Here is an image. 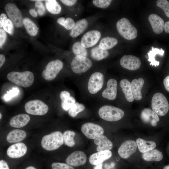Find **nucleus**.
Masks as SVG:
<instances>
[{
    "label": "nucleus",
    "mask_w": 169,
    "mask_h": 169,
    "mask_svg": "<svg viewBox=\"0 0 169 169\" xmlns=\"http://www.w3.org/2000/svg\"><path fill=\"white\" fill-rule=\"evenodd\" d=\"M7 78L12 82L25 88L31 86L34 79L33 74L31 72L27 71L21 72H11L8 74Z\"/></svg>",
    "instance_id": "nucleus-1"
},
{
    "label": "nucleus",
    "mask_w": 169,
    "mask_h": 169,
    "mask_svg": "<svg viewBox=\"0 0 169 169\" xmlns=\"http://www.w3.org/2000/svg\"><path fill=\"white\" fill-rule=\"evenodd\" d=\"M63 134L59 131H56L44 136L41 141L42 147L50 151L55 150L63 144Z\"/></svg>",
    "instance_id": "nucleus-2"
},
{
    "label": "nucleus",
    "mask_w": 169,
    "mask_h": 169,
    "mask_svg": "<svg viewBox=\"0 0 169 169\" xmlns=\"http://www.w3.org/2000/svg\"><path fill=\"white\" fill-rule=\"evenodd\" d=\"M100 117L102 119L109 121H115L121 119L124 115L121 109L111 105H105L99 110Z\"/></svg>",
    "instance_id": "nucleus-3"
},
{
    "label": "nucleus",
    "mask_w": 169,
    "mask_h": 169,
    "mask_svg": "<svg viewBox=\"0 0 169 169\" xmlns=\"http://www.w3.org/2000/svg\"><path fill=\"white\" fill-rule=\"evenodd\" d=\"M116 27L119 34L127 40L134 39L137 35L136 28L125 18L119 20L117 22Z\"/></svg>",
    "instance_id": "nucleus-4"
},
{
    "label": "nucleus",
    "mask_w": 169,
    "mask_h": 169,
    "mask_svg": "<svg viewBox=\"0 0 169 169\" xmlns=\"http://www.w3.org/2000/svg\"><path fill=\"white\" fill-rule=\"evenodd\" d=\"M151 108L152 110L159 115L163 116L167 113L169 105L163 94L158 92L153 95L151 100Z\"/></svg>",
    "instance_id": "nucleus-5"
},
{
    "label": "nucleus",
    "mask_w": 169,
    "mask_h": 169,
    "mask_svg": "<svg viewBox=\"0 0 169 169\" xmlns=\"http://www.w3.org/2000/svg\"><path fill=\"white\" fill-rule=\"evenodd\" d=\"M24 108L27 113L38 115L45 114L49 110L48 106L42 101L38 100L27 102L24 105Z\"/></svg>",
    "instance_id": "nucleus-6"
},
{
    "label": "nucleus",
    "mask_w": 169,
    "mask_h": 169,
    "mask_svg": "<svg viewBox=\"0 0 169 169\" xmlns=\"http://www.w3.org/2000/svg\"><path fill=\"white\" fill-rule=\"evenodd\" d=\"M63 67V64L60 60H52L46 66L42 73V76L46 80H52L55 78Z\"/></svg>",
    "instance_id": "nucleus-7"
},
{
    "label": "nucleus",
    "mask_w": 169,
    "mask_h": 169,
    "mask_svg": "<svg viewBox=\"0 0 169 169\" xmlns=\"http://www.w3.org/2000/svg\"><path fill=\"white\" fill-rule=\"evenodd\" d=\"M92 65L91 61L86 57L80 55L76 56L71 63L72 70L75 73L80 74L85 72Z\"/></svg>",
    "instance_id": "nucleus-8"
},
{
    "label": "nucleus",
    "mask_w": 169,
    "mask_h": 169,
    "mask_svg": "<svg viewBox=\"0 0 169 169\" xmlns=\"http://www.w3.org/2000/svg\"><path fill=\"white\" fill-rule=\"evenodd\" d=\"M5 10L9 19L16 27H22L23 24V17L21 11L14 4L7 3L5 8Z\"/></svg>",
    "instance_id": "nucleus-9"
},
{
    "label": "nucleus",
    "mask_w": 169,
    "mask_h": 169,
    "mask_svg": "<svg viewBox=\"0 0 169 169\" xmlns=\"http://www.w3.org/2000/svg\"><path fill=\"white\" fill-rule=\"evenodd\" d=\"M81 131L87 138L90 139H95L102 135L104 133V130L102 127L91 122L84 124L81 127Z\"/></svg>",
    "instance_id": "nucleus-10"
},
{
    "label": "nucleus",
    "mask_w": 169,
    "mask_h": 169,
    "mask_svg": "<svg viewBox=\"0 0 169 169\" xmlns=\"http://www.w3.org/2000/svg\"><path fill=\"white\" fill-rule=\"evenodd\" d=\"M104 81L103 74L99 72H95L90 76L88 82V89L89 92L95 94L102 88Z\"/></svg>",
    "instance_id": "nucleus-11"
},
{
    "label": "nucleus",
    "mask_w": 169,
    "mask_h": 169,
    "mask_svg": "<svg viewBox=\"0 0 169 169\" xmlns=\"http://www.w3.org/2000/svg\"><path fill=\"white\" fill-rule=\"evenodd\" d=\"M100 37L101 33L98 30L89 31L82 36L80 43L85 48L91 47L98 43Z\"/></svg>",
    "instance_id": "nucleus-12"
},
{
    "label": "nucleus",
    "mask_w": 169,
    "mask_h": 169,
    "mask_svg": "<svg viewBox=\"0 0 169 169\" xmlns=\"http://www.w3.org/2000/svg\"><path fill=\"white\" fill-rule=\"evenodd\" d=\"M137 145L133 140H127L124 142L119 148L118 152L119 156L123 159H126L136 151Z\"/></svg>",
    "instance_id": "nucleus-13"
},
{
    "label": "nucleus",
    "mask_w": 169,
    "mask_h": 169,
    "mask_svg": "<svg viewBox=\"0 0 169 169\" xmlns=\"http://www.w3.org/2000/svg\"><path fill=\"white\" fill-rule=\"evenodd\" d=\"M120 64L123 68L131 70L139 69L141 65L140 59L137 57L131 55H124L120 60Z\"/></svg>",
    "instance_id": "nucleus-14"
},
{
    "label": "nucleus",
    "mask_w": 169,
    "mask_h": 169,
    "mask_svg": "<svg viewBox=\"0 0 169 169\" xmlns=\"http://www.w3.org/2000/svg\"><path fill=\"white\" fill-rule=\"evenodd\" d=\"M86 160V156L83 152L77 151L73 152L67 157L66 162L71 166H78L84 164Z\"/></svg>",
    "instance_id": "nucleus-15"
},
{
    "label": "nucleus",
    "mask_w": 169,
    "mask_h": 169,
    "mask_svg": "<svg viewBox=\"0 0 169 169\" xmlns=\"http://www.w3.org/2000/svg\"><path fill=\"white\" fill-rule=\"evenodd\" d=\"M27 150L26 145L23 143L19 142L10 146L7 150V154L10 158H18L23 156Z\"/></svg>",
    "instance_id": "nucleus-16"
},
{
    "label": "nucleus",
    "mask_w": 169,
    "mask_h": 169,
    "mask_svg": "<svg viewBox=\"0 0 169 169\" xmlns=\"http://www.w3.org/2000/svg\"><path fill=\"white\" fill-rule=\"evenodd\" d=\"M140 117L143 122L150 124L153 126H156L157 122L159 120L157 114L149 108H145L141 111Z\"/></svg>",
    "instance_id": "nucleus-17"
},
{
    "label": "nucleus",
    "mask_w": 169,
    "mask_h": 169,
    "mask_svg": "<svg viewBox=\"0 0 169 169\" xmlns=\"http://www.w3.org/2000/svg\"><path fill=\"white\" fill-rule=\"evenodd\" d=\"M112 156V152L110 150L99 151L91 155L89 158V161L91 164L97 165L102 164Z\"/></svg>",
    "instance_id": "nucleus-18"
},
{
    "label": "nucleus",
    "mask_w": 169,
    "mask_h": 169,
    "mask_svg": "<svg viewBox=\"0 0 169 169\" xmlns=\"http://www.w3.org/2000/svg\"><path fill=\"white\" fill-rule=\"evenodd\" d=\"M117 82L114 79H110L107 82L106 88L102 92V96L109 100L115 99L117 94Z\"/></svg>",
    "instance_id": "nucleus-19"
},
{
    "label": "nucleus",
    "mask_w": 169,
    "mask_h": 169,
    "mask_svg": "<svg viewBox=\"0 0 169 169\" xmlns=\"http://www.w3.org/2000/svg\"><path fill=\"white\" fill-rule=\"evenodd\" d=\"M148 18L154 32L158 34L162 33L164 28L165 25L163 19L155 14L149 15Z\"/></svg>",
    "instance_id": "nucleus-20"
},
{
    "label": "nucleus",
    "mask_w": 169,
    "mask_h": 169,
    "mask_svg": "<svg viewBox=\"0 0 169 169\" xmlns=\"http://www.w3.org/2000/svg\"><path fill=\"white\" fill-rule=\"evenodd\" d=\"M95 144L97 145L96 147L97 151L98 152L101 151L110 150L113 147V143L105 136L101 135L94 140Z\"/></svg>",
    "instance_id": "nucleus-21"
},
{
    "label": "nucleus",
    "mask_w": 169,
    "mask_h": 169,
    "mask_svg": "<svg viewBox=\"0 0 169 169\" xmlns=\"http://www.w3.org/2000/svg\"><path fill=\"white\" fill-rule=\"evenodd\" d=\"M30 120V117L29 115L21 114L13 117L9 121V124L13 127L21 128L25 126Z\"/></svg>",
    "instance_id": "nucleus-22"
},
{
    "label": "nucleus",
    "mask_w": 169,
    "mask_h": 169,
    "mask_svg": "<svg viewBox=\"0 0 169 169\" xmlns=\"http://www.w3.org/2000/svg\"><path fill=\"white\" fill-rule=\"evenodd\" d=\"M144 83L143 79L140 78L138 79H133L131 83V90L134 98L136 100H139L142 98L141 90Z\"/></svg>",
    "instance_id": "nucleus-23"
},
{
    "label": "nucleus",
    "mask_w": 169,
    "mask_h": 169,
    "mask_svg": "<svg viewBox=\"0 0 169 169\" xmlns=\"http://www.w3.org/2000/svg\"><path fill=\"white\" fill-rule=\"evenodd\" d=\"M26 135V132L23 130H13L8 133L6 137V140L10 143L18 142L24 139Z\"/></svg>",
    "instance_id": "nucleus-24"
},
{
    "label": "nucleus",
    "mask_w": 169,
    "mask_h": 169,
    "mask_svg": "<svg viewBox=\"0 0 169 169\" xmlns=\"http://www.w3.org/2000/svg\"><path fill=\"white\" fill-rule=\"evenodd\" d=\"M88 25L87 20L84 18L80 19L75 24L71 29L70 35L73 38H75L82 33L87 28Z\"/></svg>",
    "instance_id": "nucleus-25"
},
{
    "label": "nucleus",
    "mask_w": 169,
    "mask_h": 169,
    "mask_svg": "<svg viewBox=\"0 0 169 169\" xmlns=\"http://www.w3.org/2000/svg\"><path fill=\"white\" fill-rule=\"evenodd\" d=\"M163 154L161 152L156 149H153L143 153L142 159L146 161H159L163 158Z\"/></svg>",
    "instance_id": "nucleus-26"
},
{
    "label": "nucleus",
    "mask_w": 169,
    "mask_h": 169,
    "mask_svg": "<svg viewBox=\"0 0 169 169\" xmlns=\"http://www.w3.org/2000/svg\"><path fill=\"white\" fill-rule=\"evenodd\" d=\"M120 85L126 100L129 102L133 101L134 98L130 82L127 79H122L120 82Z\"/></svg>",
    "instance_id": "nucleus-27"
},
{
    "label": "nucleus",
    "mask_w": 169,
    "mask_h": 169,
    "mask_svg": "<svg viewBox=\"0 0 169 169\" xmlns=\"http://www.w3.org/2000/svg\"><path fill=\"white\" fill-rule=\"evenodd\" d=\"M136 143L139 151L142 153L154 149L156 146L155 142L146 141L141 138L137 139Z\"/></svg>",
    "instance_id": "nucleus-28"
},
{
    "label": "nucleus",
    "mask_w": 169,
    "mask_h": 169,
    "mask_svg": "<svg viewBox=\"0 0 169 169\" xmlns=\"http://www.w3.org/2000/svg\"><path fill=\"white\" fill-rule=\"evenodd\" d=\"M117 43L118 40L116 38L106 37L101 40L99 46L102 49L107 50L112 48Z\"/></svg>",
    "instance_id": "nucleus-29"
},
{
    "label": "nucleus",
    "mask_w": 169,
    "mask_h": 169,
    "mask_svg": "<svg viewBox=\"0 0 169 169\" xmlns=\"http://www.w3.org/2000/svg\"><path fill=\"white\" fill-rule=\"evenodd\" d=\"M164 53V51L162 49H160L158 48H154L153 47H152L151 50H150L147 53L149 58L148 61L151 62L150 64L152 66L154 65L155 67L159 66L160 62L156 60L155 56L156 54H159L161 56H163Z\"/></svg>",
    "instance_id": "nucleus-30"
},
{
    "label": "nucleus",
    "mask_w": 169,
    "mask_h": 169,
    "mask_svg": "<svg viewBox=\"0 0 169 169\" xmlns=\"http://www.w3.org/2000/svg\"><path fill=\"white\" fill-rule=\"evenodd\" d=\"M23 24L28 33L30 36H36L38 31V28L30 19L26 18H23Z\"/></svg>",
    "instance_id": "nucleus-31"
},
{
    "label": "nucleus",
    "mask_w": 169,
    "mask_h": 169,
    "mask_svg": "<svg viewBox=\"0 0 169 169\" xmlns=\"http://www.w3.org/2000/svg\"><path fill=\"white\" fill-rule=\"evenodd\" d=\"M109 53L107 50L100 49L99 46L93 48L91 51V56L94 60L99 61L107 57Z\"/></svg>",
    "instance_id": "nucleus-32"
},
{
    "label": "nucleus",
    "mask_w": 169,
    "mask_h": 169,
    "mask_svg": "<svg viewBox=\"0 0 169 169\" xmlns=\"http://www.w3.org/2000/svg\"><path fill=\"white\" fill-rule=\"evenodd\" d=\"M45 5L48 11L52 14H58L61 11V7L56 0H45Z\"/></svg>",
    "instance_id": "nucleus-33"
},
{
    "label": "nucleus",
    "mask_w": 169,
    "mask_h": 169,
    "mask_svg": "<svg viewBox=\"0 0 169 169\" xmlns=\"http://www.w3.org/2000/svg\"><path fill=\"white\" fill-rule=\"evenodd\" d=\"M75 135L73 131L69 130L65 131L63 134L64 142L69 147L73 146L75 144L74 138Z\"/></svg>",
    "instance_id": "nucleus-34"
},
{
    "label": "nucleus",
    "mask_w": 169,
    "mask_h": 169,
    "mask_svg": "<svg viewBox=\"0 0 169 169\" xmlns=\"http://www.w3.org/2000/svg\"><path fill=\"white\" fill-rule=\"evenodd\" d=\"M72 50L76 56L80 55L86 57L87 55V49L82 45L80 42L77 41L74 44L72 47Z\"/></svg>",
    "instance_id": "nucleus-35"
},
{
    "label": "nucleus",
    "mask_w": 169,
    "mask_h": 169,
    "mask_svg": "<svg viewBox=\"0 0 169 169\" xmlns=\"http://www.w3.org/2000/svg\"><path fill=\"white\" fill-rule=\"evenodd\" d=\"M85 109L82 104L76 102L69 110V114L72 117H75L78 113L83 111Z\"/></svg>",
    "instance_id": "nucleus-36"
},
{
    "label": "nucleus",
    "mask_w": 169,
    "mask_h": 169,
    "mask_svg": "<svg viewBox=\"0 0 169 169\" xmlns=\"http://www.w3.org/2000/svg\"><path fill=\"white\" fill-rule=\"evenodd\" d=\"M75 103V100L73 97L70 96L61 101V106L63 109L68 111Z\"/></svg>",
    "instance_id": "nucleus-37"
},
{
    "label": "nucleus",
    "mask_w": 169,
    "mask_h": 169,
    "mask_svg": "<svg viewBox=\"0 0 169 169\" xmlns=\"http://www.w3.org/2000/svg\"><path fill=\"white\" fill-rule=\"evenodd\" d=\"M156 3V6L161 8L169 18V2L166 0H158Z\"/></svg>",
    "instance_id": "nucleus-38"
},
{
    "label": "nucleus",
    "mask_w": 169,
    "mask_h": 169,
    "mask_svg": "<svg viewBox=\"0 0 169 169\" xmlns=\"http://www.w3.org/2000/svg\"><path fill=\"white\" fill-rule=\"evenodd\" d=\"M112 1L111 0H93L92 3L97 7L105 8L110 5Z\"/></svg>",
    "instance_id": "nucleus-39"
},
{
    "label": "nucleus",
    "mask_w": 169,
    "mask_h": 169,
    "mask_svg": "<svg viewBox=\"0 0 169 169\" xmlns=\"http://www.w3.org/2000/svg\"><path fill=\"white\" fill-rule=\"evenodd\" d=\"M19 91V90L18 89L13 88L4 95L3 98L5 101H8L12 98L17 95L18 94Z\"/></svg>",
    "instance_id": "nucleus-40"
},
{
    "label": "nucleus",
    "mask_w": 169,
    "mask_h": 169,
    "mask_svg": "<svg viewBox=\"0 0 169 169\" xmlns=\"http://www.w3.org/2000/svg\"><path fill=\"white\" fill-rule=\"evenodd\" d=\"M3 30L10 35L13 34L14 31L13 24L10 19H8L3 26Z\"/></svg>",
    "instance_id": "nucleus-41"
},
{
    "label": "nucleus",
    "mask_w": 169,
    "mask_h": 169,
    "mask_svg": "<svg viewBox=\"0 0 169 169\" xmlns=\"http://www.w3.org/2000/svg\"><path fill=\"white\" fill-rule=\"evenodd\" d=\"M52 169H74L72 166L63 163L54 162L51 165Z\"/></svg>",
    "instance_id": "nucleus-42"
},
{
    "label": "nucleus",
    "mask_w": 169,
    "mask_h": 169,
    "mask_svg": "<svg viewBox=\"0 0 169 169\" xmlns=\"http://www.w3.org/2000/svg\"><path fill=\"white\" fill-rule=\"evenodd\" d=\"M75 24V22L73 19L68 18L65 20L64 27L67 30L71 29L74 27Z\"/></svg>",
    "instance_id": "nucleus-43"
},
{
    "label": "nucleus",
    "mask_w": 169,
    "mask_h": 169,
    "mask_svg": "<svg viewBox=\"0 0 169 169\" xmlns=\"http://www.w3.org/2000/svg\"><path fill=\"white\" fill-rule=\"evenodd\" d=\"M7 34L6 32L3 29H0V47H1L6 42Z\"/></svg>",
    "instance_id": "nucleus-44"
},
{
    "label": "nucleus",
    "mask_w": 169,
    "mask_h": 169,
    "mask_svg": "<svg viewBox=\"0 0 169 169\" xmlns=\"http://www.w3.org/2000/svg\"><path fill=\"white\" fill-rule=\"evenodd\" d=\"M7 16L4 13L1 14L0 16V27H3L7 19Z\"/></svg>",
    "instance_id": "nucleus-45"
},
{
    "label": "nucleus",
    "mask_w": 169,
    "mask_h": 169,
    "mask_svg": "<svg viewBox=\"0 0 169 169\" xmlns=\"http://www.w3.org/2000/svg\"><path fill=\"white\" fill-rule=\"evenodd\" d=\"M70 96L69 93L66 91H63L61 92L59 97L61 101Z\"/></svg>",
    "instance_id": "nucleus-46"
},
{
    "label": "nucleus",
    "mask_w": 169,
    "mask_h": 169,
    "mask_svg": "<svg viewBox=\"0 0 169 169\" xmlns=\"http://www.w3.org/2000/svg\"><path fill=\"white\" fill-rule=\"evenodd\" d=\"M60 1L64 4L68 6H72L77 1L76 0H61Z\"/></svg>",
    "instance_id": "nucleus-47"
},
{
    "label": "nucleus",
    "mask_w": 169,
    "mask_h": 169,
    "mask_svg": "<svg viewBox=\"0 0 169 169\" xmlns=\"http://www.w3.org/2000/svg\"><path fill=\"white\" fill-rule=\"evenodd\" d=\"M43 0H32V1H35V6L36 7L39 9H45L44 5L41 1Z\"/></svg>",
    "instance_id": "nucleus-48"
},
{
    "label": "nucleus",
    "mask_w": 169,
    "mask_h": 169,
    "mask_svg": "<svg viewBox=\"0 0 169 169\" xmlns=\"http://www.w3.org/2000/svg\"><path fill=\"white\" fill-rule=\"evenodd\" d=\"M163 83L166 90L169 92V75L164 79Z\"/></svg>",
    "instance_id": "nucleus-49"
},
{
    "label": "nucleus",
    "mask_w": 169,
    "mask_h": 169,
    "mask_svg": "<svg viewBox=\"0 0 169 169\" xmlns=\"http://www.w3.org/2000/svg\"><path fill=\"white\" fill-rule=\"evenodd\" d=\"M0 169H9L7 163L4 160L0 161Z\"/></svg>",
    "instance_id": "nucleus-50"
},
{
    "label": "nucleus",
    "mask_w": 169,
    "mask_h": 169,
    "mask_svg": "<svg viewBox=\"0 0 169 169\" xmlns=\"http://www.w3.org/2000/svg\"><path fill=\"white\" fill-rule=\"evenodd\" d=\"M65 20L64 17H61L58 18L57 21L58 23L64 27Z\"/></svg>",
    "instance_id": "nucleus-51"
},
{
    "label": "nucleus",
    "mask_w": 169,
    "mask_h": 169,
    "mask_svg": "<svg viewBox=\"0 0 169 169\" xmlns=\"http://www.w3.org/2000/svg\"><path fill=\"white\" fill-rule=\"evenodd\" d=\"M29 12L30 14L33 17H36L37 16V12L35 9H31L29 10Z\"/></svg>",
    "instance_id": "nucleus-52"
},
{
    "label": "nucleus",
    "mask_w": 169,
    "mask_h": 169,
    "mask_svg": "<svg viewBox=\"0 0 169 169\" xmlns=\"http://www.w3.org/2000/svg\"><path fill=\"white\" fill-rule=\"evenodd\" d=\"M5 60V56L2 54H0V67L1 68L3 64L4 63Z\"/></svg>",
    "instance_id": "nucleus-53"
},
{
    "label": "nucleus",
    "mask_w": 169,
    "mask_h": 169,
    "mask_svg": "<svg viewBox=\"0 0 169 169\" xmlns=\"http://www.w3.org/2000/svg\"><path fill=\"white\" fill-rule=\"evenodd\" d=\"M164 29L166 33H169V20L165 23Z\"/></svg>",
    "instance_id": "nucleus-54"
},
{
    "label": "nucleus",
    "mask_w": 169,
    "mask_h": 169,
    "mask_svg": "<svg viewBox=\"0 0 169 169\" xmlns=\"http://www.w3.org/2000/svg\"><path fill=\"white\" fill-rule=\"evenodd\" d=\"M102 166V164L95 165L94 167V169H103Z\"/></svg>",
    "instance_id": "nucleus-55"
},
{
    "label": "nucleus",
    "mask_w": 169,
    "mask_h": 169,
    "mask_svg": "<svg viewBox=\"0 0 169 169\" xmlns=\"http://www.w3.org/2000/svg\"><path fill=\"white\" fill-rule=\"evenodd\" d=\"M25 169H37L34 166H29L26 167Z\"/></svg>",
    "instance_id": "nucleus-56"
},
{
    "label": "nucleus",
    "mask_w": 169,
    "mask_h": 169,
    "mask_svg": "<svg viewBox=\"0 0 169 169\" xmlns=\"http://www.w3.org/2000/svg\"><path fill=\"white\" fill-rule=\"evenodd\" d=\"M163 169H169V165L165 166Z\"/></svg>",
    "instance_id": "nucleus-57"
},
{
    "label": "nucleus",
    "mask_w": 169,
    "mask_h": 169,
    "mask_svg": "<svg viewBox=\"0 0 169 169\" xmlns=\"http://www.w3.org/2000/svg\"><path fill=\"white\" fill-rule=\"evenodd\" d=\"M0 119H1V118H2V114H1V113H0Z\"/></svg>",
    "instance_id": "nucleus-58"
}]
</instances>
